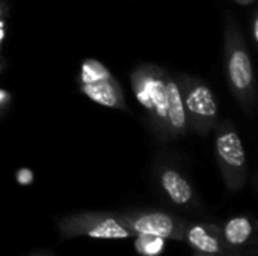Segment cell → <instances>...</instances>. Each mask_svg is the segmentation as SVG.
<instances>
[{
  "instance_id": "cell-17",
  "label": "cell",
  "mask_w": 258,
  "mask_h": 256,
  "mask_svg": "<svg viewBox=\"0 0 258 256\" xmlns=\"http://www.w3.org/2000/svg\"><path fill=\"white\" fill-rule=\"evenodd\" d=\"M6 33H8V24H6L5 18H0V50H2L3 42L6 39Z\"/></svg>"
},
{
  "instance_id": "cell-8",
  "label": "cell",
  "mask_w": 258,
  "mask_h": 256,
  "mask_svg": "<svg viewBox=\"0 0 258 256\" xmlns=\"http://www.w3.org/2000/svg\"><path fill=\"white\" fill-rule=\"evenodd\" d=\"M183 243L195 253L222 255L230 253L221 232V225L215 222L187 220L183 231Z\"/></svg>"
},
{
  "instance_id": "cell-20",
  "label": "cell",
  "mask_w": 258,
  "mask_h": 256,
  "mask_svg": "<svg viewBox=\"0 0 258 256\" xmlns=\"http://www.w3.org/2000/svg\"><path fill=\"white\" fill-rule=\"evenodd\" d=\"M195 256H246V255H239V253H222V255H203V253H195Z\"/></svg>"
},
{
  "instance_id": "cell-15",
  "label": "cell",
  "mask_w": 258,
  "mask_h": 256,
  "mask_svg": "<svg viewBox=\"0 0 258 256\" xmlns=\"http://www.w3.org/2000/svg\"><path fill=\"white\" fill-rule=\"evenodd\" d=\"M251 30H252V42L254 45L258 44V12L255 11L252 14V20H251Z\"/></svg>"
},
{
  "instance_id": "cell-16",
  "label": "cell",
  "mask_w": 258,
  "mask_h": 256,
  "mask_svg": "<svg viewBox=\"0 0 258 256\" xmlns=\"http://www.w3.org/2000/svg\"><path fill=\"white\" fill-rule=\"evenodd\" d=\"M11 100H12L11 94H9L8 91H5V89L0 88V110L5 109V107L11 103Z\"/></svg>"
},
{
  "instance_id": "cell-5",
  "label": "cell",
  "mask_w": 258,
  "mask_h": 256,
  "mask_svg": "<svg viewBox=\"0 0 258 256\" xmlns=\"http://www.w3.org/2000/svg\"><path fill=\"white\" fill-rule=\"evenodd\" d=\"M57 231L62 240L89 237L97 240H127L133 232L121 222L118 213L80 211L57 219Z\"/></svg>"
},
{
  "instance_id": "cell-1",
  "label": "cell",
  "mask_w": 258,
  "mask_h": 256,
  "mask_svg": "<svg viewBox=\"0 0 258 256\" xmlns=\"http://www.w3.org/2000/svg\"><path fill=\"white\" fill-rule=\"evenodd\" d=\"M224 59L230 91L242 110L248 116H252L257 104L252 59L240 26L236 17L228 11L224 14Z\"/></svg>"
},
{
  "instance_id": "cell-12",
  "label": "cell",
  "mask_w": 258,
  "mask_h": 256,
  "mask_svg": "<svg viewBox=\"0 0 258 256\" xmlns=\"http://www.w3.org/2000/svg\"><path fill=\"white\" fill-rule=\"evenodd\" d=\"M113 77V74L109 71V68L101 63L97 59H85L80 65V72H79V86L80 84H88L100 80H106Z\"/></svg>"
},
{
  "instance_id": "cell-19",
  "label": "cell",
  "mask_w": 258,
  "mask_h": 256,
  "mask_svg": "<svg viewBox=\"0 0 258 256\" xmlns=\"http://www.w3.org/2000/svg\"><path fill=\"white\" fill-rule=\"evenodd\" d=\"M29 256H54L51 252H47V250H41V252H35V253H32V255Z\"/></svg>"
},
{
  "instance_id": "cell-2",
  "label": "cell",
  "mask_w": 258,
  "mask_h": 256,
  "mask_svg": "<svg viewBox=\"0 0 258 256\" xmlns=\"http://www.w3.org/2000/svg\"><path fill=\"white\" fill-rule=\"evenodd\" d=\"M168 71L154 63H141L130 72V83L138 103L147 113L154 139L169 142L166 122V78Z\"/></svg>"
},
{
  "instance_id": "cell-21",
  "label": "cell",
  "mask_w": 258,
  "mask_h": 256,
  "mask_svg": "<svg viewBox=\"0 0 258 256\" xmlns=\"http://www.w3.org/2000/svg\"><path fill=\"white\" fill-rule=\"evenodd\" d=\"M237 5H242V6H245V5H251V3H254L255 0H234Z\"/></svg>"
},
{
  "instance_id": "cell-10",
  "label": "cell",
  "mask_w": 258,
  "mask_h": 256,
  "mask_svg": "<svg viewBox=\"0 0 258 256\" xmlns=\"http://www.w3.org/2000/svg\"><path fill=\"white\" fill-rule=\"evenodd\" d=\"M166 122H168V139H183L189 133L186 110L177 75L168 74L166 78Z\"/></svg>"
},
{
  "instance_id": "cell-22",
  "label": "cell",
  "mask_w": 258,
  "mask_h": 256,
  "mask_svg": "<svg viewBox=\"0 0 258 256\" xmlns=\"http://www.w3.org/2000/svg\"><path fill=\"white\" fill-rule=\"evenodd\" d=\"M0 71H2V60H0Z\"/></svg>"
},
{
  "instance_id": "cell-11",
  "label": "cell",
  "mask_w": 258,
  "mask_h": 256,
  "mask_svg": "<svg viewBox=\"0 0 258 256\" xmlns=\"http://www.w3.org/2000/svg\"><path fill=\"white\" fill-rule=\"evenodd\" d=\"M80 91L91 101H94L103 107L128 112L125 95L122 92L119 81L115 77L100 80V81H94V83H88V84H80Z\"/></svg>"
},
{
  "instance_id": "cell-6",
  "label": "cell",
  "mask_w": 258,
  "mask_h": 256,
  "mask_svg": "<svg viewBox=\"0 0 258 256\" xmlns=\"http://www.w3.org/2000/svg\"><path fill=\"white\" fill-rule=\"evenodd\" d=\"M154 180L165 201L181 211L204 214L203 202L190 180L172 161L159 158L154 166Z\"/></svg>"
},
{
  "instance_id": "cell-9",
  "label": "cell",
  "mask_w": 258,
  "mask_h": 256,
  "mask_svg": "<svg viewBox=\"0 0 258 256\" xmlns=\"http://www.w3.org/2000/svg\"><path fill=\"white\" fill-rule=\"evenodd\" d=\"M224 243L230 253L246 255L254 253L255 246V222L248 214H239L221 223Z\"/></svg>"
},
{
  "instance_id": "cell-4",
  "label": "cell",
  "mask_w": 258,
  "mask_h": 256,
  "mask_svg": "<svg viewBox=\"0 0 258 256\" xmlns=\"http://www.w3.org/2000/svg\"><path fill=\"white\" fill-rule=\"evenodd\" d=\"M177 80L183 97L189 131H194L198 136L210 134L219 121V106L213 91L204 80L195 75L178 74Z\"/></svg>"
},
{
  "instance_id": "cell-13",
  "label": "cell",
  "mask_w": 258,
  "mask_h": 256,
  "mask_svg": "<svg viewBox=\"0 0 258 256\" xmlns=\"http://www.w3.org/2000/svg\"><path fill=\"white\" fill-rule=\"evenodd\" d=\"M165 238L156 235H135V249L142 256H160L165 250Z\"/></svg>"
},
{
  "instance_id": "cell-14",
  "label": "cell",
  "mask_w": 258,
  "mask_h": 256,
  "mask_svg": "<svg viewBox=\"0 0 258 256\" xmlns=\"http://www.w3.org/2000/svg\"><path fill=\"white\" fill-rule=\"evenodd\" d=\"M15 178H17V181H18L20 184H30L32 180H33V175H32L30 169H20V170L17 172Z\"/></svg>"
},
{
  "instance_id": "cell-7",
  "label": "cell",
  "mask_w": 258,
  "mask_h": 256,
  "mask_svg": "<svg viewBox=\"0 0 258 256\" xmlns=\"http://www.w3.org/2000/svg\"><path fill=\"white\" fill-rule=\"evenodd\" d=\"M121 222L133 235H156L165 240L183 241V231L187 219L165 210H132L118 213Z\"/></svg>"
},
{
  "instance_id": "cell-3",
  "label": "cell",
  "mask_w": 258,
  "mask_h": 256,
  "mask_svg": "<svg viewBox=\"0 0 258 256\" xmlns=\"http://www.w3.org/2000/svg\"><path fill=\"white\" fill-rule=\"evenodd\" d=\"M213 133L222 180L230 192L237 193L248 183V158L242 137L231 121H218Z\"/></svg>"
},
{
  "instance_id": "cell-18",
  "label": "cell",
  "mask_w": 258,
  "mask_h": 256,
  "mask_svg": "<svg viewBox=\"0 0 258 256\" xmlns=\"http://www.w3.org/2000/svg\"><path fill=\"white\" fill-rule=\"evenodd\" d=\"M8 3L6 0H0V18H5L8 15Z\"/></svg>"
}]
</instances>
